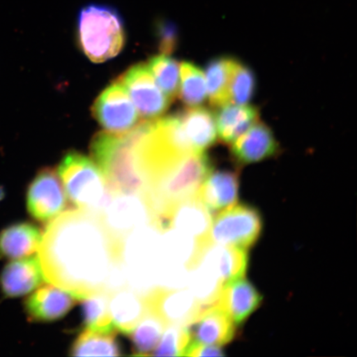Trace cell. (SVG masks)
<instances>
[{"instance_id":"f1b7e54d","label":"cell","mask_w":357,"mask_h":357,"mask_svg":"<svg viewBox=\"0 0 357 357\" xmlns=\"http://www.w3.org/2000/svg\"><path fill=\"white\" fill-rule=\"evenodd\" d=\"M151 73L156 84L169 100H175L180 89V65L168 55L155 56L149 61Z\"/></svg>"},{"instance_id":"d6986e66","label":"cell","mask_w":357,"mask_h":357,"mask_svg":"<svg viewBox=\"0 0 357 357\" xmlns=\"http://www.w3.org/2000/svg\"><path fill=\"white\" fill-rule=\"evenodd\" d=\"M238 172H212L205 178L196 195L209 211L218 213L238 203Z\"/></svg>"},{"instance_id":"4316f807","label":"cell","mask_w":357,"mask_h":357,"mask_svg":"<svg viewBox=\"0 0 357 357\" xmlns=\"http://www.w3.org/2000/svg\"><path fill=\"white\" fill-rule=\"evenodd\" d=\"M83 323L86 329L102 333H114L116 329L109 310V296L98 293L82 298Z\"/></svg>"},{"instance_id":"83f0119b","label":"cell","mask_w":357,"mask_h":357,"mask_svg":"<svg viewBox=\"0 0 357 357\" xmlns=\"http://www.w3.org/2000/svg\"><path fill=\"white\" fill-rule=\"evenodd\" d=\"M181 84L178 96L190 108L202 105L207 98L206 82L202 70L191 62L181 66Z\"/></svg>"},{"instance_id":"cb8c5ba5","label":"cell","mask_w":357,"mask_h":357,"mask_svg":"<svg viewBox=\"0 0 357 357\" xmlns=\"http://www.w3.org/2000/svg\"><path fill=\"white\" fill-rule=\"evenodd\" d=\"M235 61L234 58L220 56L207 64L204 77L211 105L220 107L229 104V86Z\"/></svg>"},{"instance_id":"484cf974","label":"cell","mask_w":357,"mask_h":357,"mask_svg":"<svg viewBox=\"0 0 357 357\" xmlns=\"http://www.w3.org/2000/svg\"><path fill=\"white\" fill-rule=\"evenodd\" d=\"M70 355L74 356H119L121 350L116 340V333H102L84 329L73 345Z\"/></svg>"},{"instance_id":"277c9868","label":"cell","mask_w":357,"mask_h":357,"mask_svg":"<svg viewBox=\"0 0 357 357\" xmlns=\"http://www.w3.org/2000/svg\"><path fill=\"white\" fill-rule=\"evenodd\" d=\"M77 34L80 50L95 63L118 56L126 43L123 17L108 4L92 3L80 8Z\"/></svg>"},{"instance_id":"7402d4cb","label":"cell","mask_w":357,"mask_h":357,"mask_svg":"<svg viewBox=\"0 0 357 357\" xmlns=\"http://www.w3.org/2000/svg\"><path fill=\"white\" fill-rule=\"evenodd\" d=\"M183 130L195 153H204L217 142L215 117L203 107H193L180 112Z\"/></svg>"},{"instance_id":"d4e9b609","label":"cell","mask_w":357,"mask_h":357,"mask_svg":"<svg viewBox=\"0 0 357 357\" xmlns=\"http://www.w3.org/2000/svg\"><path fill=\"white\" fill-rule=\"evenodd\" d=\"M167 326L158 314L147 310L144 318L129 334L132 343L133 355L151 356Z\"/></svg>"},{"instance_id":"52a82bcc","label":"cell","mask_w":357,"mask_h":357,"mask_svg":"<svg viewBox=\"0 0 357 357\" xmlns=\"http://www.w3.org/2000/svg\"><path fill=\"white\" fill-rule=\"evenodd\" d=\"M262 227L261 214L256 208L235 204L212 218L206 240L216 245L248 250L260 238Z\"/></svg>"},{"instance_id":"2e32d148","label":"cell","mask_w":357,"mask_h":357,"mask_svg":"<svg viewBox=\"0 0 357 357\" xmlns=\"http://www.w3.org/2000/svg\"><path fill=\"white\" fill-rule=\"evenodd\" d=\"M279 144L271 129L257 121L231 144V158L240 166L260 162L278 154Z\"/></svg>"},{"instance_id":"603a6c76","label":"cell","mask_w":357,"mask_h":357,"mask_svg":"<svg viewBox=\"0 0 357 357\" xmlns=\"http://www.w3.org/2000/svg\"><path fill=\"white\" fill-rule=\"evenodd\" d=\"M214 117L218 138L229 145L259 121V111L248 105L226 104L218 107Z\"/></svg>"},{"instance_id":"9c48e42d","label":"cell","mask_w":357,"mask_h":357,"mask_svg":"<svg viewBox=\"0 0 357 357\" xmlns=\"http://www.w3.org/2000/svg\"><path fill=\"white\" fill-rule=\"evenodd\" d=\"M70 208L63 185L54 169L44 168L26 190V208L35 220L48 223Z\"/></svg>"},{"instance_id":"5bb4252c","label":"cell","mask_w":357,"mask_h":357,"mask_svg":"<svg viewBox=\"0 0 357 357\" xmlns=\"http://www.w3.org/2000/svg\"><path fill=\"white\" fill-rule=\"evenodd\" d=\"M78 301L73 294L54 284H44L26 298V315L33 323H52L63 319Z\"/></svg>"},{"instance_id":"8992f818","label":"cell","mask_w":357,"mask_h":357,"mask_svg":"<svg viewBox=\"0 0 357 357\" xmlns=\"http://www.w3.org/2000/svg\"><path fill=\"white\" fill-rule=\"evenodd\" d=\"M162 231L154 225L134 230L123 240L120 259L128 287L142 294L158 287Z\"/></svg>"},{"instance_id":"44dd1931","label":"cell","mask_w":357,"mask_h":357,"mask_svg":"<svg viewBox=\"0 0 357 357\" xmlns=\"http://www.w3.org/2000/svg\"><path fill=\"white\" fill-rule=\"evenodd\" d=\"M43 233L29 222L15 223L0 231V260H16L38 251Z\"/></svg>"},{"instance_id":"5b68a950","label":"cell","mask_w":357,"mask_h":357,"mask_svg":"<svg viewBox=\"0 0 357 357\" xmlns=\"http://www.w3.org/2000/svg\"><path fill=\"white\" fill-rule=\"evenodd\" d=\"M58 176L71 204L79 209L99 215L111 199L112 192L100 169L86 155L67 153L58 167Z\"/></svg>"},{"instance_id":"7a4b0ae2","label":"cell","mask_w":357,"mask_h":357,"mask_svg":"<svg viewBox=\"0 0 357 357\" xmlns=\"http://www.w3.org/2000/svg\"><path fill=\"white\" fill-rule=\"evenodd\" d=\"M140 126L123 134L100 132L93 137L91 155L113 194L147 198L149 182L137 151Z\"/></svg>"},{"instance_id":"ac0fdd59","label":"cell","mask_w":357,"mask_h":357,"mask_svg":"<svg viewBox=\"0 0 357 357\" xmlns=\"http://www.w3.org/2000/svg\"><path fill=\"white\" fill-rule=\"evenodd\" d=\"M262 301L256 287L242 278L222 285L216 305L229 314L236 326H240L260 307Z\"/></svg>"},{"instance_id":"f546056e","label":"cell","mask_w":357,"mask_h":357,"mask_svg":"<svg viewBox=\"0 0 357 357\" xmlns=\"http://www.w3.org/2000/svg\"><path fill=\"white\" fill-rule=\"evenodd\" d=\"M257 89L255 73L236 59L229 86V104L248 105Z\"/></svg>"},{"instance_id":"ba28073f","label":"cell","mask_w":357,"mask_h":357,"mask_svg":"<svg viewBox=\"0 0 357 357\" xmlns=\"http://www.w3.org/2000/svg\"><path fill=\"white\" fill-rule=\"evenodd\" d=\"M99 217L111 236L121 244L134 230L153 225L155 221L149 199L139 195L112 193L109 202Z\"/></svg>"},{"instance_id":"9a60e30c","label":"cell","mask_w":357,"mask_h":357,"mask_svg":"<svg viewBox=\"0 0 357 357\" xmlns=\"http://www.w3.org/2000/svg\"><path fill=\"white\" fill-rule=\"evenodd\" d=\"M45 281L38 256L16 259L4 266L0 288L7 298H20L41 287Z\"/></svg>"},{"instance_id":"ffe728a7","label":"cell","mask_w":357,"mask_h":357,"mask_svg":"<svg viewBox=\"0 0 357 357\" xmlns=\"http://www.w3.org/2000/svg\"><path fill=\"white\" fill-rule=\"evenodd\" d=\"M109 296L110 314L116 331L129 336L147 312L144 294L125 287Z\"/></svg>"},{"instance_id":"4fadbf2b","label":"cell","mask_w":357,"mask_h":357,"mask_svg":"<svg viewBox=\"0 0 357 357\" xmlns=\"http://www.w3.org/2000/svg\"><path fill=\"white\" fill-rule=\"evenodd\" d=\"M119 82L126 89L144 119L160 117L171 105L172 100L158 87L149 67L144 64L131 67L120 78Z\"/></svg>"},{"instance_id":"7c38bea8","label":"cell","mask_w":357,"mask_h":357,"mask_svg":"<svg viewBox=\"0 0 357 357\" xmlns=\"http://www.w3.org/2000/svg\"><path fill=\"white\" fill-rule=\"evenodd\" d=\"M212 213L201 203L197 195L180 201L155 218L154 225L160 231L174 229L196 242L206 239Z\"/></svg>"},{"instance_id":"3957f363","label":"cell","mask_w":357,"mask_h":357,"mask_svg":"<svg viewBox=\"0 0 357 357\" xmlns=\"http://www.w3.org/2000/svg\"><path fill=\"white\" fill-rule=\"evenodd\" d=\"M213 168L211 159L204 153L177 155L160 164L150 176L147 196L155 218L196 195Z\"/></svg>"},{"instance_id":"6da1fadb","label":"cell","mask_w":357,"mask_h":357,"mask_svg":"<svg viewBox=\"0 0 357 357\" xmlns=\"http://www.w3.org/2000/svg\"><path fill=\"white\" fill-rule=\"evenodd\" d=\"M120 250L99 215L71 208L48 222L38 252L45 280L82 301L106 293Z\"/></svg>"},{"instance_id":"1f68e13d","label":"cell","mask_w":357,"mask_h":357,"mask_svg":"<svg viewBox=\"0 0 357 357\" xmlns=\"http://www.w3.org/2000/svg\"><path fill=\"white\" fill-rule=\"evenodd\" d=\"M158 47L164 55H172L176 50L178 44V29L172 22L160 21L156 25Z\"/></svg>"},{"instance_id":"e0dca14e","label":"cell","mask_w":357,"mask_h":357,"mask_svg":"<svg viewBox=\"0 0 357 357\" xmlns=\"http://www.w3.org/2000/svg\"><path fill=\"white\" fill-rule=\"evenodd\" d=\"M191 342L222 347L233 341L236 325L220 306L205 307L190 326Z\"/></svg>"},{"instance_id":"4dcf8cb0","label":"cell","mask_w":357,"mask_h":357,"mask_svg":"<svg viewBox=\"0 0 357 357\" xmlns=\"http://www.w3.org/2000/svg\"><path fill=\"white\" fill-rule=\"evenodd\" d=\"M190 342L189 326L169 324L151 356H185Z\"/></svg>"},{"instance_id":"d6a6232c","label":"cell","mask_w":357,"mask_h":357,"mask_svg":"<svg viewBox=\"0 0 357 357\" xmlns=\"http://www.w3.org/2000/svg\"><path fill=\"white\" fill-rule=\"evenodd\" d=\"M225 352L221 347L201 344V343L190 342L187 347L185 356H223Z\"/></svg>"},{"instance_id":"8fae6325","label":"cell","mask_w":357,"mask_h":357,"mask_svg":"<svg viewBox=\"0 0 357 357\" xmlns=\"http://www.w3.org/2000/svg\"><path fill=\"white\" fill-rule=\"evenodd\" d=\"M92 111L97 121L111 133H126L136 127L138 121L135 106L119 82L111 84L101 93Z\"/></svg>"},{"instance_id":"30bf717a","label":"cell","mask_w":357,"mask_h":357,"mask_svg":"<svg viewBox=\"0 0 357 357\" xmlns=\"http://www.w3.org/2000/svg\"><path fill=\"white\" fill-rule=\"evenodd\" d=\"M147 310L165 323L190 326L204 310L188 287H155L144 294Z\"/></svg>"}]
</instances>
